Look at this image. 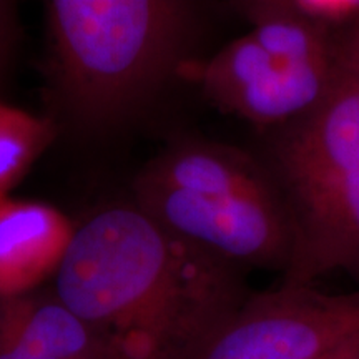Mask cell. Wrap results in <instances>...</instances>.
<instances>
[{"label": "cell", "mask_w": 359, "mask_h": 359, "mask_svg": "<svg viewBox=\"0 0 359 359\" xmlns=\"http://www.w3.org/2000/svg\"><path fill=\"white\" fill-rule=\"evenodd\" d=\"M52 290L118 359H198L251 291L133 200L75 226Z\"/></svg>", "instance_id": "6da1fadb"}, {"label": "cell", "mask_w": 359, "mask_h": 359, "mask_svg": "<svg viewBox=\"0 0 359 359\" xmlns=\"http://www.w3.org/2000/svg\"><path fill=\"white\" fill-rule=\"evenodd\" d=\"M206 2L45 0L53 80L72 122L111 132L190 80L206 57Z\"/></svg>", "instance_id": "7a4b0ae2"}, {"label": "cell", "mask_w": 359, "mask_h": 359, "mask_svg": "<svg viewBox=\"0 0 359 359\" xmlns=\"http://www.w3.org/2000/svg\"><path fill=\"white\" fill-rule=\"evenodd\" d=\"M133 201L167 230L241 271L283 275L288 268V212L250 147L175 142L138 175Z\"/></svg>", "instance_id": "3957f363"}, {"label": "cell", "mask_w": 359, "mask_h": 359, "mask_svg": "<svg viewBox=\"0 0 359 359\" xmlns=\"http://www.w3.org/2000/svg\"><path fill=\"white\" fill-rule=\"evenodd\" d=\"M250 150L288 212L293 250L283 283L333 273L359 281V74L351 70L302 118L257 130Z\"/></svg>", "instance_id": "277c9868"}, {"label": "cell", "mask_w": 359, "mask_h": 359, "mask_svg": "<svg viewBox=\"0 0 359 359\" xmlns=\"http://www.w3.org/2000/svg\"><path fill=\"white\" fill-rule=\"evenodd\" d=\"M349 70L346 29L291 12L208 53L190 80L224 114L268 130L316 109Z\"/></svg>", "instance_id": "5b68a950"}, {"label": "cell", "mask_w": 359, "mask_h": 359, "mask_svg": "<svg viewBox=\"0 0 359 359\" xmlns=\"http://www.w3.org/2000/svg\"><path fill=\"white\" fill-rule=\"evenodd\" d=\"M359 333V290L283 283L250 291L198 359H318Z\"/></svg>", "instance_id": "8992f818"}, {"label": "cell", "mask_w": 359, "mask_h": 359, "mask_svg": "<svg viewBox=\"0 0 359 359\" xmlns=\"http://www.w3.org/2000/svg\"><path fill=\"white\" fill-rule=\"evenodd\" d=\"M75 226L55 206L0 198V299L42 290L64 263Z\"/></svg>", "instance_id": "52a82bcc"}, {"label": "cell", "mask_w": 359, "mask_h": 359, "mask_svg": "<svg viewBox=\"0 0 359 359\" xmlns=\"http://www.w3.org/2000/svg\"><path fill=\"white\" fill-rule=\"evenodd\" d=\"M55 123L0 100V198L29 172L55 137Z\"/></svg>", "instance_id": "ba28073f"}, {"label": "cell", "mask_w": 359, "mask_h": 359, "mask_svg": "<svg viewBox=\"0 0 359 359\" xmlns=\"http://www.w3.org/2000/svg\"><path fill=\"white\" fill-rule=\"evenodd\" d=\"M294 7L308 19L334 29L359 22V0H294Z\"/></svg>", "instance_id": "9c48e42d"}, {"label": "cell", "mask_w": 359, "mask_h": 359, "mask_svg": "<svg viewBox=\"0 0 359 359\" xmlns=\"http://www.w3.org/2000/svg\"><path fill=\"white\" fill-rule=\"evenodd\" d=\"M217 2L233 8L251 25L271 19V17L283 15V13L298 12L294 7V0H217Z\"/></svg>", "instance_id": "30bf717a"}, {"label": "cell", "mask_w": 359, "mask_h": 359, "mask_svg": "<svg viewBox=\"0 0 359 359\" xmlns=\"http://www.w3.org/2000/svg\"><path fill=\"white\" fill-rule=\"evenodd\" d=\"M318 359H359V333Z\"/></svg>", "instance_id": "8fae6325"}, {"label": "cell", "mask_w": 359, "mask_h": 359, "mask_svg": "<svg viewBox=\"0 0 359 359\" xmlns=\"http://www.w3.org/2000/svg\"><path fill=\"white\" fill-rule=\"evenodd\" d=\"M348 50H349V60H351L353 70L359 74V22L348 27Z\"/></svg>", "instance_id": "7c38bea8"}, {"label": "cell", "mask_w": 359, "mask_h": 359, "mask_svg": "<svg viewBox=\"0 0 359 359\" xmlns=\"http://www.w3.org/2000/svg\"><path fill=\"white\" fill-rule=\"evenodd\" d=\"M2 6H0V37H2Z\"/></svg>", "instance_id": "4fadbf2b"}]
</instances>
